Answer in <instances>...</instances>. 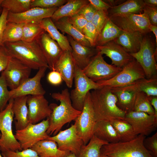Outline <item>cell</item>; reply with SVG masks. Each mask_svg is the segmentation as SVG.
<instances>
[{
    "mask_svg": "<svg viewBox=\"0 0 157 157\" xmlns=\"http://www.w3.org/2000/svg\"><path fill=\"white\" fill-rule=\"evenodd\" d=\"M145 137L139 135L129 141L108 143L102 147L100 152L111 157H154L144 145Z\"/></svg>",
    "mask_w": 157,
    "mask_h": 157,
    "instance_id": "4",
    "label": "cell"
},
{
    "mask_svg": "<svg viewBox=\"0 0 157 157\" xmlns=\"http://www.w3.org/2000/svg\"><path fill=\"white\" fill-rule=\"evenodd\" d=\"M104 1L106 3L109 5L111 7L117 6L122 3L123 1V0H108Z\"/></svg>",
    "mask_w": 157,
    "mask_h": 157,
    "instance_id": "54",
    "label": "cell"
},
{
    "mask_svg": "<svg viewBox=\"0 0 157 157\" xmlns=\"http://www.w3.org/2000/svg\"><path fill=\"white\" fill-rule=\"evenodd\" d=\"M65 157H76L75 154L70 153L69 155Z\"/></svg>",
    "mask_w": 157,
    "mask_h": 157,
    "instance_id": "57",
    "label": "cell"
},
{
    "mask_svg": "<svg viewBox=\"0 0 157 157\" xmlns=\"http://www.w3.org/2000/svg\"><path fill=\"white\" fill-rule=\"evenodd\" d=\"M96 121L124 120L126 113L117 106V98L107 86L90 92Z\"/></svg>",
    "mask_w": 157,
    "mask_h": 157,
    "instance_id": "2",
    "label": "cell"
},
{
    "mask_svg": "<svg viewBox=\"0 0 157 157\" xmlns=\"http://www.w3.org/2000/svg\"><path fill=\"white\" fill-rule=\"evenodd\" d=\"M87 0H68L58 8L51 18L53 22L63 17H69L78 13L80 10L89 3Z\"/></svg>",
    "mask_w": 157,
    "mask_h": 157,
    "instance_id": "29",
    "label": "cell"
},
{
    "mask_svg": "<svg viewBox=\"0 0 157 157\" xmlns=\"http://www.w3.org/2000/svg\"><path fill=\"white\" fill-rule=\"evenodd\" d=\"M1 136V133H0V137Z\"/></svg>",
    "mask_w": 157,
    "mask_h": 157,
    "instance_id": "61",
    "label": "cell"
},
{
    "mask_svg": "<svg viewBox=\"0 0 157 157\" xmlns=\"http://www.w3.org/2000/svg\"><path fill=\"white\" fill-rule=\"evenodd\" d=\"M51 97L60 104H50L52 112L49 117V126L47 133L48 135H55L61 130L66 124L75 119L80 115L81 111L74 108L72 105L68 90L65 88L61 92H54Z\"/></svg>",
    "mask_w": 157,
    "mask_h": 157,
    "instance_id": "1",
    "label": "cell"
},
{
    "mask_svg": "<svg viewBox=\"0 0 157 157\" xmlns=\"http://www.w3.org/2000/svg\"><path fill=\"white\" fill-rule=\"evenodd\" d=\"M145 5L152 7H157V0H144Z\"/></svg>",
    "mask_w": 157,
    "mask_h": 157,
    "instance_id": "55",
    "label": "cell"
},
{
    "mask_svg": "<svg viewBox=\"0 0 157 157\" xmlns=\"http://www.w3.org/2000/svg\"><path fill=\"white\" fill-rule=\"evenodd\" d=\"M40 24L44 31L58 44L63 51L72 52V49L67 38L58 31L51 18L43 19Z\"/></svg>",
    "mask_w": 157,
    "mask_h": 157,
    "instance_id": "27",
    "label": "cell"
},
{
    "mask_svg": "<svg viewBox=\"0 0 157 157\" xmlns=\"http://www.w3.org/2000/svg\"><path fill=\"white\" fill-rule=\"evenodd\" d=\"M58 8L33 7L20 13L13 14L8 12L7 21L24 24L33 22H40L44 19L51 18Z\"/></svg>",
    "mask_w": 157,
    "mask_h": 157,
    "instance_id": "19",
    "label": "cell"
},
{
    "mask_svg": "<svg viewBox=\"0 0 157 157\" xmlns=\"http://www.w3.org/2000/svg\"><path fill=\"white\" fill-rule=\"evenodd\" d=\"M47 78L50 84L55 86L60 85L63 81L60 74L55 70L50 72L48 74Z\"/></svg>",
    "mask_w": 157,
    "mask_h": 157,
    "instance_id": "51",
    "label": "cell"
},
{
    "mask_svg": "<svg viewBox=\"0 0 157 157\" xmlns=\"http://www.w3.org/2000/svg\"><path fill=\"white\" fill-rule=\"evenodd\" d=\"M75 121L74 124L77 133L84 144H86L94 135V129L96 122L90 91L86 96L81 113Z\"/></svg>",
    "mask_w": 157,
    "mask_h": 157,
    "instance_id": "10",
    "label": "cell"
},
{
    "mask_svg": "<svg viewBox=\"0 0 157 157\" xmlns=\"http://www.w3.org/2000/svg\"><path fill=\"white\" fill-rule=\"evenodd\" d=\"M32 0H3V8L7 9L9 12L18 14L24 12L31 8Z\"/></svg>",
    "mask_w": 157,
    "mask_h": 157,
    "instance_id": "39",
    "label": "cell"
},
{
    "mask_svg": "<svg viewBox=\"0 0 157 157\" xmlns=\"http://www.w3.org/2000/svg\"><path fill=\"white\" fill-rule=\"evenodd\" d=\"M0 157H3L1 155V154L0 153Z\"/></svg>",
    "mask_w": 157,
    "mask_h": 157,
    "instance_id": "60",
    "label": "cell"
},
{
    "mask_svg": "<svg viewBox=\"0 0 157 157\" xmlns=\"http://www.w3.org/2000/svg\"><path fill=\"white\" fill-rule=\"evenodd\" d=\"M3 0H0V13H1L3 9L1 6V4Z\"/></svg>",
    "mask_w": 157,
    "mask_h": 157,
    "instance_id": "58",
    "label": "cell"
},
{
    "mask_svg": "<svg viewBox=\"0 0 157 157\" xmlns=\"http://www.w3.org/2000/svg\"><path fill=\"white\" fill-rule=\"evenodd\" d=\"M110 122L119 136L121 142L129 141L137 136L131 125L124 120L116 119Z\"/></svg>",
    "mask_w": 157,
    "mask_h": 157,
    "instance_id": "34",
    "label": "cell"
},
{
    "mask_svg": "<svg viewBox=\"0 0 157 157\" xmlns=\"http://www.w3.org/2000/svg\"><path fill=\"white\" fill-rule=\"evenodd\" d=\"M108 143L93 135L86 144H83L76 157H99L102 147Z\"/></svg>",
    "mask_w": 157,
    "mask_h": 157,
    "instance_id": "33",
    "label": "cell"
},
{
    "mask_svg": "<svg viewBox=\"0 0 157 157\" xmlns=\"http://www.w3.org/2000/svg\"><path fill=\"white\" fill-rule=\"evenodd\" d=\"M150 31H152L154 34L156 38V45L157 44V26L152 25L151 24L148 27Z\"/></svg>",
    "mask_w": 157,
    "mask_h": 157,
    "instance_id": "56",
    "label": "cell"
},
{
    "mask_svg": "<svg viewBox=\"0 0 157 157\" xmlns=\"http://www.w3.org/2000/svg\"><path fill=\"white\" fill-rule=\"evenodd\" d=\"M132 111L155 115L154 110L151 104L150 96L142 92H136Z\"/></svg>",
    "mask_w": 157,
    "mask_h": 157,
    "instance_id": "38",
    "label": "cell"
},
{
    "mask_svg": "<svg viewBox=\"0 0 157 157\" xmlns=\"http://www.w3.org/2000/svg\"><path fill=\"white\" fill-rule=\"evenodd\" d=\"M27 104L29 123L36 124L49 117L52 112L44 95H28Z\"/></svg>",
    "mask_w": 157,
    "mask_h": 157,
    "instance_id": "17",
    "label": "cell"
},
{
    "mask_svg": "<svg viewBox=\"0 0 157 157\" xmlns=\"http://www.w3.org/2000/svg\"><path fill=\"white\" fill-rule=\"evenodd\" d=\"M47 61L49 68L53 70L63 51L48 33L44 31L37 40Z\"/></svg>",
    "mask_w": 157,
    "mask_h": 157,
    "instance_id": "20",
    "label": "cell"
},
{
    "mask_svg": "<svg viewBox=\"0 0 157 157\" xmlns=\"http://www.w3.org/2000/svg\"><path fill=\"white\" fill-rule=\"evenodd\" d=\"M24 24V23L8 22L3 33V43L15 42L22 40Z\"/></svg>",
    "mask_w": 157,
    "mask_h": 157,
    "instance_id": "36",
    "label": "cell"
},
{
    "mask_svg": "<svg viewBox=\"0 0 157 157\" xmlns=\"http://www.w3.org/2000/svg\"><path fill=\"white\" fill-rule=\"evenodd\" d=\"M82 33L89 42L91 47L96 45L98 34L95 27L90 22H88Z\"/></svg>",
    "mask_w": 157,
    "mask_h": 157,
    "instance_id": "43",
    "label": "cell"
},
{
    "mask_svg": "<svg viewBox=\"0 0 157 157\" xmlns=\"http://www.w3.org/2000/svg\"><path fill=\"white\" fill-rule=\"evenodd\" d=\"M1 154L3 157H40L31 148L16 151H6L1 152Z\"/></svg>",
    "mask_w": 157,
    "mask_h": 157,
    "instance_id": "44",
    "label": "cell"
},
{
    "mask_svg": "<svg viewBox=\"0 0 157 157\" xmlns=\"http://www.w3.org/2000/svg\"><path fill=\"white\" fill-rule=\"evenodd\" d=\"M67 38L72 49L71 52L72 58L76 65L82 70L98 51L91 47L82 44L70 36L68 35Z\"/></svg>",
    "mask_w": 157,
    "mask_h": 157,
    "instance_id": "21",
    "label": "cell"
},
{
    "mask_svg": "<svg viewBox=\"0 0 157 157\" xmlns=\"http://www.w3.org/2000/svg\"><path fill=\"white\" fill-rule=\"evenodd\" d=\"M108 18V11L104 10H98L93 17L90 22L95 27L98 35Z\"/></svg>",
    "mask_w": 157,
    "mask_h": 157,
    "instance_id": "41",
    "label": "cell"
},
{
    "mask_svg": "<svg viewBox=\"0 0 157 157\" xmlns=\"http://www.w3.org/2000/svg\"><path fill=\"white\" fill-rule=\"evenodd\" d=\"M98 10L90 3L83 7L78 14L83 17L88 22H91Z\"/></svg>",
    "mask_w": 157,
    "mask_h": 157,
    "instance_id": "47",
    "label": "cell"
},
{
    "mask_svg": "<svg viewBox=\"0 0 157 157\" xmlns=\"http://www.w3.org/2000/svg\"><path fill=\"white\" fill-rule=\"evenodd\" d=\"M143 11L147 17L150 23L157 26V7H152L145 5Z\"/></svg>",
    "mask_w": 157,
    "mask_h": 157,
    "instance_id": "49",
    "label": "cell"
},
{
    "mask_svg": "<svg viewBox=\"0 0 157 157\" xmlns=\"http://www.w3.org/2000/svg\"><path fill=\"white\" fill-rule=\"evenodd\" d=\"M67 0H32L31 8L39 7L43 8H58L65 3Z\"/></svg>",
    "mask_w": 157,
    "mask_h": 157,
    "instance_id": "42",
    "label": "cell"
},
{
    "mask_svg": "<svg viewBox=\"0 0 157 157\" xmlns=\"http://www.w3.org/2000/svg\"><path fill=\"white\" fill-rule=\"evenodd\" d=\"M47 139L55 142L59 150L70 152L76 156L84 144L74 124L65 130L60 131L57 134L50 136Z\"/></svg>",
    "mask_w": 157,
    "mask_h": 157,
    "instance_id": "15",
    "label": "cell"
},
{
    "mask_svg": "<svg viewBox=\"0 0 157 157\" xmlns=\"http://www.w3.org/2000/svg\"><path fill=\"white\" fill-rule=\"evenodd\" d=\"M11 57L4 44L0 45V72L5 69Z\"/></svg>",
    "mask_w": 157,
    "mask_h": 157,
    "instance_id": "48",
    "label": "cell"
},
{
    "mask_svg": "<svg viewBox=\"0 0 157 157\" xmlns=\"http://www.w3.org/2000/svg\"><path fill=\"white\" fill-rule=\"evenodd\" d=\"M31 149L40 157H65L71 153L59 150L55 142L48 139L38 142Z\"/></svg>",
    "mask_w": 157,
    "mask_h": 157,
    "instance_id": "26",
    "label": "cell"
},
{
    "mask_svg": "<svg viewBox=\"0 0 157 157\" xmlns=\"http://www.w3.org/2000/svg\"><path fill=\"white\" fill-rule=\"evenodd\" d=\"M151 104L155 111V115L157 117V97L150 96Z\"/></svg>",
    "mask_w": 157,
    "mask_h": 157,
    "instance_id": "53",
    "label": "cell"
},
{
    "mask_svg": "<svg viewBox=\"0 0 157 157\" xmlns=\"http://www.w3.org/2000/svg\"><path fill=\"white\" fill-rule=\"evenodd\" d=\"M13 99H10L4 109L0 112V151H22L12 130L14 115L13 110Z\"/></svg>",
    "mask_w": 157,
    "mask_h": 157,
    "instance_id": "5",
    "label": "cell"
},
{
    "mask_svg": "<svg viewBox=\"0 0 157 157\" xmlns=\"http://www.w3.org/2000/svg\"><path fill=\"white\" fill-rule=\"evenodd\" d=\"M8 12L7 9L3 8L0 16V45H4L3 41V36L8 22L7 18Z\"/></svg>",
    "mask_w": 157,
    "mask_h": 157,
    "instance_id": "50",
    "label": "cell"
},
{
    "mask_svg": "<svg viewBox=\"0 0 157 157\" xmlns=\"http://www.w3.org/2000/svg\"><path fill=\"white\" fill-rule=\"evenodd\" d=\"M145 5L143 0H128L109 9L108 16L110 17L127 13H143Z\"/></svg>",
    "mask_w": 157,
    "mask_h": 157,
    "instance_id": "30",
    "label": "cell"
},
{
    "mask_svg": "<svg viewBox=\"0 0 157 157\" xmlns=\"http://www.w3.org/2000/svg\"><path fill=\"white\" fill-rule=\"evenodd\" d=\"M3 74L0 76V112L5 109L10 99V90Z\"/></svg>",
    "mask_w": 157,
    "mask_h": 157,
    "instance_id": "40",
    "label": "cell"
},
{
    "mask_svg": "<svg viewBox=\"0 0 157 157\" xmlns=\"http://www.w3.org/2000/svg\"><path fill=\"white\" fill-rule=\"evenodd\" d=\"M123 31L114 24L109 17L98 35L96 46L103 45L114 40L119 36Z\"/></svg>",
    "mask_w": 157,
    "mask_h": 157,
    "instance_id": "32",
    "label": "cell"
},
{
    "mask_svg": "<svg viewBox=\"0 0 157 157\" xmlns=\"http://www.w3.org/2000/svg\"><path fill=\"white\" fill-rule=\"evenodd\" d=\"M4 44L11 56L18 59L32 69L49 68L45 57L37 40L31 42L21 40Z\"/></svg>",
    "mask_w": 157,
    "mask_h": 157,
    "instance_id": "3",
    "label": "cell"
},
{
    "mask_svg": "<svg viewBox=\"0 0 157 157\" xmlns=\"http://www.w3.org/2000/svg\"><path fill=\"white\" fill-rule=\"evenodd\" d=\"M49 126L47 118L36 124L29 123L25 128L16 131L15 137L22 150L31 148L38 142L47 139L50 136L47 133Z\"/></svg>",
    "mask_w": 157,
    "mask_h": 157,
    "instance_id": "7",
    "label": "cell"
},
{
    "mask_svg": "<svg viewBox=\"0 0 157 157\" xmlns=\"http://www.w3.org/2000/svg\"><path fill=\"white\" fill-rule=\"evenodd\" d=\"M89 2L98 10L108 11L111 7L104 1L88 0Z\"/></svg>",
    "mask_w": 157,
    "mask_h": 157,
    "instance_id": "52",
    "label": "cell"
},
{
    "mask_svg": "<svg viewBox=\"0 0 157 157\" xmlns=\"http://www.w3.org/2000/svg\"><path fill=\"white\" fill-rule=\"evenodd\" d=\"M53 22L58 29L67 34L82 44L91 47L89 42L84 35L70 23L68 17H62Z\"/></svg>",
    "mask_w": 157,
    "mask_h": 157,
    "instance_id": "31",
    "label": "cell"
},
{
    "mask_svg": "<svg viewBox=\"0 0 157 157\" xmlns=\"http://www.w3.org/2000/svg\"><path fill=\"white\" fill-rule=\"evenodd\" d=\"M96 50L105 54L112 61L111 65L122 68L134 58L121 46L113 41L101 46H97Z\"/></svg>",
    "mask_w": 157,
    "mask_h": 157,
    "instance_id": "18",
    "label": "cell"
},
{
    "mask_svg": "<svg viewBox=\"0 0 157 157\" xmlns=\"http://www.w3.org/2000/svg\"><path fill=\"white\" fill-rule=\"evenodd\" d=\"M32 69L16 58L11 57L3 74L11 90L18 87L29 78Z\"/></svg>",
    "mask_w": 157,
    "mask_h": 157,
    "instance_id": "13",
    "label": "cell"
},
{
    "mask_svg": "<svg viewBox=\"0 0 157 157\" xmlns=\"http://www.w3.org/2000/svg\"><path fill=\"white\" fill-rule=\"evenodd\" d=\"M94 135L101 140L108 143H115L120 141L119 136L110 122L106 120L97 121Z\"/></svg>",
    "mask_w": 157,
    "mask_h": 157,
    "instance_id": "28",
    "label": "cell"
},
{
    "mask_svg": "<svg viewBox=\"0 0 157 157\" xmlns=\"http://www.w3.org/2000/svg\"><path fill=\"white\" fill-rule=\"evenodd\" d=\"M122 69V68L108 63L104 59L102 55L98 51L82 70L88 77L97 82L112 78Z\"/></svg>",
    "mask_w": 157,
    "mask_h": 157,
    "instance_id": "9",
    "label": "cell"
},
{
    "mask_svg": "<svg viewBox=\"0 0 157 157\" xmlns=\"http://www.w3.org/2000/svg\"><path fill=\"white\" fill-rule=\"evenodd\" d=\"M113 22L122 30L140 32L145 35L150 32V24L146 14L127 13L109 17Z\"/></svg>",
    "mask_w": 157,
    "mask_h": 157,
    "instance_id": "12",
    "label": "cell"
},
{
    "mask_svg": "<svg viewBox=\"0 0 157 157\" xmlns=\"http://www.w3.org/2000/svg\"><path fill=\"white\" fill-rule=\"evenodd\" d=\"M112 90H126L134 92H142L149 96L157 97V75L148 78L138 79L128 86L118 88H110Z\"/></svg>",
    "mask_w": 157,
    "mask_h": 157,
    "instance_id": "23",
    "label": "cell"
},
{
    "mask_svg": "<svg viewBox=\"0 0 157 157\" xmlns=\"http://www.w3.org/2000/svg\"><path fill=\"white\" fill-rule=\"evenodd\" d=\"M145 35L139 32H132L123 31L113 41L129 53H134L140 50L141 43Z\"/></svg>",
    "mask_w": 157,
    "mask_h": 157,
    "instance_id": "24",
    "label": "cell"
},
{
    "mask_svg": "<svg viewBox=\"0 0 157 157\" xmlns=\"http://www.w3.org/2000/svg\"><path fill=\"white\" fill-rule=\"evenodd\" d=\"M99 157H111L107 155L103 154L100 152Z\"/></svg>",
    "mask_w": 157,
    "mask_h": 157,
    "instance_id": "59",
    "label": "cell"
},
{
    "mask_svg": "<svg viewBox=\"0 0 157 157\" xmlns=\"http://www.w3.org/2000/svg\"><path fill=\"white\" fill-rule=\"evenodd\" d=\"M40 22H33L24 23L22 40L26 42L36 40L40 35L45 31L41 26Z\"/></svg>",
    "mask_w": 157,
    "mask_h": 157,
    "instance_id": "37",
    "label": "cell"
},
{
    "mask_svg": "<svg viewBox=\"0 0 157 157\" xmlns=\"http://www.w3.org/2000/svg\"><path fill=\"white\" fill-rule=\"evenodd\" d=\"M74 79L75 88L70 93L72 104L76 109L81 111L88 92L102 86L88 77L76 65Z\"/></svg>",
    "mask_w": 157,
    "mask_h": 157,
    "instance_id": "8",
    "label": "cell"
},
{
    "mask_svg": "<svg viewBox=\"0 0 157 157\" xmlns=\"http://www.w3.org/2000/svg\"><path fill=\"white\" fill-rule=\"evenodd\" d=\"M27 97H20L13 99L12 109L16 131L25 128L29 124Z\"/></svg>",
    "mask_w": 157,
    "mask_h": 157,
    "instance_id": "25",
    "label": "cell"
},
{
    "mask_svg": "<svg viewBox=\"0 0 157 157\" xmlns=\"http://www.w3.org/2000/svg\"><path fill=\"white\" fill-rule=\"evenodd\" d=\"M145 78H146V76L142 68L134 59L112 78L97 83L101 86L118 88L130 85L137 80Z\"/></svg>",
    "mask_w": 157,
    "mask_h": 157,
    "instance_id": "6",
    "label": "cell"
},
{
    "mask_svg": "<svg viewBox=\"0 0 157 157\" xmlns=\"http://www.w3.org/2000/svg\"><path fill=\"white\" fill-rule=\"evenodd\" d=\"M132 126L135 133L148 136L157 127V117L140 112L131 111L126 114L124 119Z\"/></svg>",
    "mask_w": 157,
    "mask_h": 157,
    "instance_id": "14",
    "label": "cell"
},
{
    "mask_svg": "<svg viewBox=\"0 0 157 157\" xmlns=\"http://www.w3.org/2000/svg\"><path fill=\"white\" fill-rule=\"evenodd\" d=\"M156 51L154 43L145 35L139 51L135 53H130L140 65L147 78L157 75V64L155 58Z\"/></svg>",
    "mask_w": 157,
    "mask_h": 157,
    "instance_id": "11",
    "label": "cell"
},
{
    "mask_svg": "<svg viewBox=\"0 0 157 157\" xmlns=\"http://www.w3.org/2000/svg\"><path fill=\"white\" fill-rule=\"evenodd\" d=\"M48 68H40L33 77L25 80L18 87L10 90V99L28 95H44L46 91L42 87L41 80Z\"/></svg>",
    "mask_w": 157,
    "mask_h": 157,
    "instance_id": "16",
    "label": "cell"
},
{
    "mask_svg": "<svg viewBox=\"0 0 157 157\" xmlns=\"http://www.w3.org/2000/svg\"><path fill=\"white\" fill-rule=\"evenodd\" d=\"M75 67L71 52L63 51L53 70L59 72L66 85L71 88L72 86Z\"/></svg>",
    "mask_w": 157,
    "mask_h": 157,
    "instance_id": "22",
    "label": "cell"
},
{
    "mask_svg": "<svg viewBox=\"0 0 157 157\" xmlns=\"http://www.w3.org/2000/svg\"><path fill=\"white\" fill-rule=\"evenodd\" d=\"M68 18L70 23L82 33V30L88 22L87 21L78 14L68 17Z\"/></svg>",
    "mask_w": 157,
    "mask_h": 157,
    "instance_id": "46",
    "label": "cell"
},
{
    "mask_svg": "<svg viewBox=\"0 0 157 157\" xmlns=\"http://www.w3.org/2000/svg\"><path fill=\"white\" fill-rule=\"evenodd\" d=\"M143 144L146 149L149 151L154 157H157V133L151 136L146 137Z\"/></svg>",
    "mask_w": 157,
    "mask_h": 157,
    "instance_id": "45",
    "label": "cell"
},
{
    "mask_svg": "<svg viewBox=\"0 0 157 157\" xmlns=\"http://www.w3.org/2000/svg\"><path fill=\"white\" fill-rule=\"evenodd\" d=\"M111 89V88H110ZM117 98V106L126 114L132 111L135 92L126 90H112Z\"/></svg>",
    "mask_w": 157,
    "mask_h": 157,
    "instance_id": "35",
    "label": "cell"
}]
</instances>
